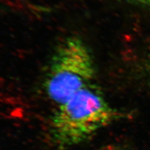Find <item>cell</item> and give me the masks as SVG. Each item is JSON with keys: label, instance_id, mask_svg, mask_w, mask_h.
Here are the masks:
<instances>
[{"label": "cell", "instance_id": "cell-1", "mask_svg": "<svg viewBox=\"0 0 150 150\" xmlns=\"http://www.w3.org/2000/svg\"><path fill=\"white\" fill-rule=\"evenodd\" d=\"M118 116L100 92L90 84L59 105L51 121V140L59 149L78 145Z\"/></svg>", "mask_w": 150, "mask_h": 150}, {"label": "cell", "instance_id": "cell-3", "mask_svg": "<svg viewBox=\"0 0 150 150\" xmlns=\"http://www.w3.org/2000/svg\"><path fill=\"white\" fill-rule=\"evenodd\" d=\"M128 2L150 10V0H126Z\"/></svg>", "mask_w": 150, "mask_h": 150}, {"label": "cell", "instance_id": "cell-5", "mask_svg": "<svg viewBox=\"0 0 150 150\" xmlns=\"http://www.w3.org/2000/svg\"><path fill=\"white\" fill-rule=\"evenodd\" d=\"M149 73H150V62L149 63Z\"/></svg>", "mask_w": 150, "mask_h": 150}, {"label": "cell", "instance_id": "cell-4", "mask_svg": "<svg viewBox=\"0 0 150 150\" xmlns=\"http://www.w3.org/2000/svg\"><path fill=\"white\" fill-rule=\"evenodd\" d=\"M105 150H120V149H117V148H110L106 149Z\"/></svg>", "mask_w": 150, "mask_h": 150}, {"label": "cell", "instance_id": "cell-2", "mask_svg": "<svg viewBox=\"0 0 150 150\" xmlns=\"http://www.w3.org/2000/svg\"><path fill=\"white\" fill-rule=\"evenodd\" d=\"M95 69L91 51L80 38L70 36L58 46L45 80L50 99L60 105L90 85Z\"/></svg>", "mask_w": 150, "mask_h": 150}]
</instances>
